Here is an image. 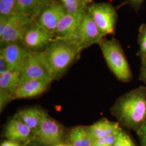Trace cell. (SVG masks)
<instances>
[{
  "label": "cell",
  "mask_w": 146,
  "mask_h": 146,
  "mask_svg": "<svg viewBox=\"0 0 146 146\" xmlns=\"http://www.w3.org/2000/svg\"><path fill=\"white\" fill-rule=\"evenodd\" d=\"M82 50L72 40L55 37L37 55L52 81L62 78L68 69L75 62Z\"/></svg>",
  "instance_id": "obj_1"
},
{
  "label": "cell",
  "mask_w": 146,
  "mask_h": 146,
  "mask_svg": "<svg viewBox=\"0 0 146 146\" xmlns=\"http://www.w3.org/2000/svg\"><path fill=\"white\" fill-rule=\"evenodd\" d=\"M111 112L119 123L136 132L146 122V88L133 89L121 96Z\"/></svg>",
  "instance_id": "obj_2"
},
{
  "label": "cell",
  "mask_w": 146,
  "mask_h": 146,
  "mask_svg": "<svg viewBox=\"0 0 146 146\" xmlns=\"http://www.w3.org/2000/svg\"><path fill=\"white\" fill-rule=\"evenodd\" d=\"M99 46L106 62L116 78L123 82L130 81L132 73L120 43L115 38L104 39Z\"/></svg>",
  "instance_id": "obj_3"
},
{
  "label": "cell",
  "mask_w": 146,
  "mask_h": 146,
  "mask_svg": "<svg viewBox=\"0 0 146 146\" xmlns=\"http://www.w3.org/2000/svg\"><path fill=\"white\" fill-rule=\"evenodd\" d=\"M87 12L104 36L115 33L117 14L110 3L93 2L88 6Z\"/></svg>",
  "instance_id": "obj_4"
},
{
  "label": "cell",
  "mask_w": 146,
  "mask_h": 146,
  "mask_svg": "<svg viewBox=\"0 0 146 146\" xmlns=\"http://www.w3.org/2000/svg\"><path fill=\"white\" fill-rule=\"evenodd\" d=\"M63 136L62 125L46 113L33 134V140L43 146H52L63 142Z\"/></svg>",
  "instance_id": "obj_5"
},
{
  "label": "cell",
  "mask_w": 146,
  "mask_h": 146,
  "mask_svg": "<svg viewBox=\"0 0 146 146\" xmlns=\"http://www.w3.org/2000/svg\"><path fill=\"white\" fill-rule=\"evenodd\" d=\"M55 36L52 32L34 21L27 29L22 44L33 52H41L44 50Z\"/></svg>",
  "instance_id": "obj_6"
},
{
  "label": "cell",
  "mask_w": 146,
  "mask_h": 146,
  "mask_svg": "<svg viewBox=\"0 0 146 146\" xmlns=\"http://www.w3.org/2000/svg\"><path fill=\"white\" fill-rule=\"evenodd\" d=\"M34 21L19 13L11 15L3 33L0 36L1 47L12 43H21L27 29Z\"/></svg>",
  "instance_id": "obj_7"
},
{
  "label": "cell",
  "mask_w": 146,
  "mask_h": 146,
  "mask_svg": "<svg viewBox=\"0 0 146 146\" xmlns=\"http://www.w3.org/2000/svg\"><path fill=\"white\" fill-rule=\"evenodd\" d=\"M104 37L87 12L84 15L73 41L83 50L95 44H99Z\"/></svg>",
  "instance_id": "obj_8"
},
{
  "label": "cell",
  "mask_w": 146,
  "mask_h": 146,
  "mask_svg": "<svg viewBox=\"0 0 146 146\" xmlns=\"http://www.w3.org/2000/svg\"><path fill=\"white\" fill-rule=\"evenodd\" d=\"M33 79L52 81L46 68L38 58L36 52L29 50L20 70V84Z\"/></svg>",
  "instance_id": "obj_9"
},
{
  "label": "cell",
  "mask_w": 146,
  "mask_h": 146,
  "mask_svg": "<svg viewBox=\"0 0 146 146\" xmlns=\"http://www.w3.org/2000/svg\"><path fill=\"white\" fill-rule=\"evenodd\" d=\"M67 13L61 3L50 1L43 8L36 21L48 31L54 33L59 21Z\"/></svg>",
  "instance_id": "obj_10"
},
{
  "label": "cell",
  "mask_w": 146,
  "mask_h": 146,
  "mask_svg": "<svg viewBox=\"0 0 146 146\" xmlns=\"http://www.w3.org/2000/svg\"><path fill=\"white\" fill-rule=\"evenodd\" d=\"M52 81L43 79H33L19 84L13 94L14 99H30L45 92Z\"/></svg>",
  "instance_id": "obj_11"
},
{
  "label": "cell",
  "mask_w": 146,
  "mask_h": 146,
  "mask_svg": "<svg viewBox=\"0 0 146 146\" xmlns=\"http://www.w3.org/2000/svg\"><path fill=\"white\" fill-rule=\"evenodd\" d=\"M29 51L22 43H12L1 47L0 54L5 58L9 70L20 71Z\"/></svg>",
  "instance_id": "obj_12"
},
{
  "label": "cell",
  "mask_w": 146,
  "mask_h": 146,
  "mask_svg": "<svg viewBox=\"0 0 146 146\" xmlns=\"http://www.w3.org/2000/svg\"><path fill=\"white\" fill-rule=\"evenodd\" d=\"M4 136L7 140L22 143H29L33 140L31 129L16 116L7 123Z\"/></svg>",
  "instance_id": "obj_13"
},
{
  "label": "cell",
  "mask_w": 146,
  "mask_h": 146,
  "mask_svg": "<svg viewBox=\"0 0 146 146\" xmlns=\"http://www.w3.org/2000/svg\"><path fill=\"white\" fill-rule=\"evenodd\" d=\"M85 14H70L68 13L66 14L59 21L54 33L55 37L67 39L73 41Z\"/></svg>",
  "instance_id": "obj_14"
},
{
  "label": "cell",
  "mask_w": 146,
  "mask_h": 146,
  "mask_svg": "<svg viewBox=\"0 0 146 146\" xmlns=\"http://www.w3.org/2000/svg\"><path fill=\"white\" fill-rule=\"evenodd\" d=\"M51 0H17V13L36 21L42 10Z\"/></svg>",
  "instance_id": "obj_15"
},
{
  "label": "cell",
  "mask_w": 146,
  "mask_h": 146,
  "mask_svg": "<svg viewBox=\"0 0 146 146\" xmlns=\"http://www.w3.org/2000/svg\"><path fill=\"white\" fill-rule=\"evenodd\" d=\"M46 113L38 107H29L19 110L15 116L31 129L33 135Z\"/></svg>",
  "instance_id": "obj_16"
},
{
  "label": "cell",
  "mask_w": 146,
  "mask_h": 146,
  "mask_svg": "<svg viewBox=\"0 0 146 146\" xmlns=\"http://www.w3.org/2000/svg\"><path fill=\"white\" fill-rule=\"evenodd\" d=\"M94 140L117 134L120 129V123L104 119L88 126Z\"/></svg>",
  "instance_id": "obj_17"
},
{
  "label": "cell",
  "mask_w": 146,
  "mask_h": 146,
  "mask_svg": "<svg viewBox=\"0 0 146 146\" xmlns=\"http://www.w3.org/2000/svg\"><path fill=\"white\" fill-rule=\"evenodd\" d=\"M94 141L88 126L79 125L70 131L68 143L70 146H93Z\"/></svg>",
  "instance_id": "obj_18"
},
{
  "label": "cell",
  "mask_w": 146,
  "mask_h": 146,
  "mask_svg": "<svg viewBox=\"0 0 146 146\" xmlns=\"http://www.w3.org/2000/svg\"><path fill=\"white\" fill-rule=\"evenodd\" d=\"M20 81V71L9 70L0 75V90L13 95Z\"/></svg>",
  "instance_id": "obj_19"
},
{
  "label": "cell",
  "mask_w": 146,
  "mask_h": 146,
  "mask_svg": "<svg viewBox=\"0 0 146 146\" xmlns=\"http://www.w3.org/2000/svg\"><path fill=\"white\" fill-rule=\"evenodd\" d=\"M67 12L70 14H84L91 2L87 0H60Z\"/></svg>",
  "instance_id": "obj_20"
},
{
  "label": "cell",
  "mask_w": 146,
  "mask_h": 146,
  "mask_svg": "<svg viewBox=\"0 0 146 146\" xmlns=\"http://www.w3.org/2000/svg\"><path fill=\"white\" fill-rule=\"evenodd\" d=\"M17 14V0H0V15L11 16Z\"/></svg>",
  "instance_id": "obj_21"
},
{
  "label": "cell",
  "mask_w": 146,
  "mask_h": 146,
  "mask_svg": "<svg viewBox=\"0 0 146 146\" xmlns=\"http://www.w3.org/2000/svg\"><path fill=\"white\" fill-rule=\"evenodd\" d=\"M138 42L140 46L139 55L142 61L146 59V24H142L139 29Z\"/></svg>",
  "instance_id": "obj_22"
},
{
  "label": "cell",
  "mask_w": 146,
  "mask_h": 146,
  "mask_svg": "<svg viewBox=\"0 0 146 146\" xmlns=\"http://www.w3.org/2000/svg\"><path fill=\"white\" fill-rule=\"evenodd\" d=\"M113 146H136L129 135L121 128L117 133L116 140Z\"/></svg>",
  "instance_id": "obj_23"
},
{
  "label": "cell",
  "mask_w": 146,
  "mask_h": 146,
  "mask_svg": "<svg viewBox=\"0 0 146 146\" xmlns=\"http://www.w3.org/2000/svg\"><path fill=\"white\" fill-rule=\"evenodd\" d=\"M119 133V132H118ZM117 133L104 138L94 140L93 146H113L116 140Z\"/></svg>",
  "instance_id": "obj_24"
},
{
  "label": "cell",
  "mask_w": 146,
  "mask_h": 146,
  "mask_svg": "<svg viewBox=\"0 0 146 146\" xmlns=\"http://www.w3.org/2000/svg\"><path fill=\"white\" fill-rule=\"evenodd\" d=\"M13 95L4 90H0V110L2 112L11 101L14 100Z\"/></svg>",
  "instance_id": "obj_25"
},
{
  "label": "cell",
  "mask_w": 146,
  "mask_h": 146,
  "mask_svg": "<svg viewBox=\"0 0 146 146\" xmlns=\"http://www.w3.org/2000/svg\"><path fill=\"white\" fill-rule=\"evenodd\" d=\"M136 133L141 142V145L146 146V122L136 131Z\"/></svg>",
  "instance_id": "obj_26"
},
{
  "label": "cell",
  "mask_w": 146,
  "mask_h": 146,
  "mask_svg": "<svg viewBox=\"0 0 146 146\" xmlns=\"http://www.w3.org/2000/svg\"><path fill=\"white\" fill-rule=\"evenodd\" d=\"M145 1V0H126V2L129 5H131L136 12H137L141 8Z\"/></svg>",
  "instance_id": "obj_27"
},
{
  "label": "cell",
  "mask_w": 146,
  "mask_h": 146,
  "mask_svg": "<svg viewBox=\"0 0 146 146\" xmlns=\"http://www.w3.org/2000/svg\"><path fill=\"white\" fill-rule=\"evenodd\" d=\"M11 16L0 15V36L3 33Z\"/></svg>",
  "instance_id": "obj_28"
},
{
  "label": "cell",
  "mask_w": 146,
  "mask_h": 146,
  "mask_svg": "<svg viewBox=\"0 0 146 146\" xmlns=\"http://www.w3.org/2000/svg\"><path fill=\"white\" fill-rule=\"evenodd\" d=\"M9 66L2 55L0 54V75L9 70Z\"/></svg>",
  "instance_id": "obj_29"
},
{
  "label": "cell",
  "mask_w": 146,
  "mask_h": 146,
  "mask_svg": "<svg viewBox=\"0 0 146 146\" xmlns=\"http://www.w3.org/2000/svg\"><path fill=\"white\" fill-rule=\"evenodd\" d=\"M29 143H22L16 141H11L7 139L1 143V146H27Z\"/></svg>",
  "instance_id": "obj_30"
},
{
  "label": "cell",
  "mask_w": 146,
  "mask_h": 146,
  "mask_svg": "<svg viewBox=\"0 0 146 146\" xmlns=\"http://www.w3.org/2000/svg\"><path fill=\"white\" fill-rule=\"evenodd\" d=\"M141 79L146 84V59L142 61V67L141 70Z\"/></svg>",
  "instance_id": "obj_31"
},
{
  "label": "cell",
  "mask_w": 146,
  "mask_h": 146,
  "mask_svg": "<svg viewBox=\"0 0 146 146\" xmlns=\"http://www.w3.org/2000/svg\"><path fill=\"white\" fill-rule=\"evenodd\" d=\"M27 146H43L34 140H31Z\"/></svg>",
  "instance_id": "obj_32"
},
{
  "label": "cell",
  "mask_w": 146,
  "mask_h": 146,
  "mask_svg": "<svg viewBox=\"0 0 146 146\" xmlns=\"http://www.w3.org/2000/svg\"><path fill=\"white\" fill-rule=\"evenodd\" d=\"M70 146L69 144H68V143H64L63 142H60V143H58V144H56V145H54V146Z\"/></svg>",
  "instance_id": "obj_33"
},
{
  "label": "cell",
  "mask_w": 146,
  "mask_h": 146,
  "mask_svg": "<svg viewBox=\"0 0 146 146\" xmlns=\"http://www.w3.org/2000/svg\"><path fill=\"white\" fill-rule=\"evenodd\" d=\"M87 1H88L91 2H93V0H87Z\"/></svg>",
  "instance_id": "obj_34"
},
{
  "label": "cell",
  "mask_w": 146,
  "mask_h": 146,
  "mask_svg": "<svg viewBox=\"0 0 146 146\" xmlns=\"http://www.w3.org/2000/svg\"><path fill=\"white\" fill-rule=\"evenodd\" d=\"M142 146V145H141V146Z\"/></svg>",
  "instance_id": "obj_35"
}]
</instances>
